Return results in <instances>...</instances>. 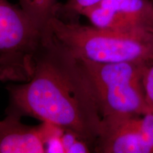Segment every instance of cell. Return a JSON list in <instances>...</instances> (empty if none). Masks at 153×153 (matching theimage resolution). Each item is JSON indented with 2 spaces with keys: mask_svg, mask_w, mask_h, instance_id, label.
Segmentation results:
<instances>
[{
  "mask_svg": "<svg viewBox=\"0 0 153 153\" xmlns=\"http://www.w3.org/2000/svg\"><path fill=\"white\" fill-rule=\"evenodd\" d=\"M152 1H153V0H152Z\"/></svg>",
  "mask_w": 153,
  "mask_h": 153,
  "instance_id": "cell-10",
  "label": "cell"
},
{
  "mask_svg": "<svg viewBox=\"0 0 153 153\" xmlns=\"http://www.w3.org/2000/svg\"><path fill=\"white\" fill-rule=\"evenodd\" d=\"M27 82L7 89L5 113L27 116L77 134L94 147L101 116L94 89L80 61L48 30Z\"/></svg>",
  "mask_w": 153,
  "mask_h": 153,
  "instance_id": "cell-1",
  "label": "cell"
},
{
  "mask_svg": "<svg viewBox=\"0 0 153 153\" xmlns=\"http://www.w3.org/2000/svg\"><path fill=\"white\" fill-rule=\"evenodd\" d=\"M79 61L94 89L102 118L141 115L150 111L143 86L148 63Z\"/></svg>",
  "mask_w": 153,
  "mask_h": 153,
  "instance_id": "cell-4",
  "label": "cell"
},
{
  "mask_svg": "<svg viewBox=\"0 0 153 153\" xmlns=\"http://www.w3.org/2000/svg\"><path fill=\"white\" fill-rule=\"evenodd\" d=\"M85 16L91 25L101 29L133 30L153 29L152 0H103L86 9Z\"/></svg>",
  "mask_w": 153,
  "mask_h": 153,
  "instance_id": "cell-5",
  "label": "cell"
},
{
  "mask_svg": "<svg viewBox=\"0 0 153 153\" xmlns=\"http://www.w3.org/2000/svg\"><path fill=\"white\" fill-rule=\"evenodd\" d=\"M49 26L54 37L79 60L100 63H148L153 60L151 28L106 30L79 22H65L57 16L50 20Z\"/></svg>",
  "mask_w": 153,
  "mask_h": 153,
  "instance_id": "cell-2",
  "label": "cell"
},
{
  "mask_svg": "<svg viewBox=\"0 0 153 153\" xmlns=\"http://www.w3.org/2000/svg\"><path fill=\"white\" fill-rule=\"evenodd\" d=\"M59 4L57 0H19V6L25 12L44 26L56 16Z\"/></svg>",
  "mask_w": 153,
  "mask_h": 153,
  "instance_id": "cell-7",
  "label": "cell"
},
{
  "mask_svg": "<svg viewBox=\"0 0 153 153\" xmlns=\"http://www.w3.org/2000/svg\"><path fill=\"white\" fill-rule=\"evenodd\" d=\"M48 26L34 21L20 6L0 0V81L29 80Z\"/></svg>",
  "mask_w": 153,
  "mask_h": 153,
  "instance_id": "cell-3",
  "label": "cell"
},
{
  "mask_svg": "<svg viewBox=\"0 0 153 153\" xmlns=\"http://www.w3.org/2000/svg\"><path fill=\"white\" fill-rule=\"evenodd\" d=\"M21 118L6 113L0 120V153H45L41 125H26Z\"/></svg>",
  "mask_w": 153,
  "mask_h": 153,
  "instance_id": "cell-6",
  "label": "cell"
},
{
  "mask_svg": "<svg viewBox=\"0 0 153 153\" xmlns=\"http://www.w3.org/2000/svg\"><path fill=\"white\" fill-rule=\"evenodd\" d=\"M103 0H66L59 4L56 16L65 22H79V18L86 9L90 8Z\"/></svg>",
  "mask_w": 153,
  "mask_h": 153,
  "instance_id": "cell-8",
  "label": "cell"
},
{
  "mask_svg": "<svg viewBox=\"0 0 153 153\" xmlns=\"http://www.w3.org/2000/svg\"><path fill=\"white\" fill-rule=\"evenodd\" d=\"M143 86L147 104L153 111V60L147 64L143 77Z\"/></svg>",
  "mask_w": 153,
  "mask_h": 153,
  "instance_id": "cell-9",
  "label": "cell"
}]
</instances>
